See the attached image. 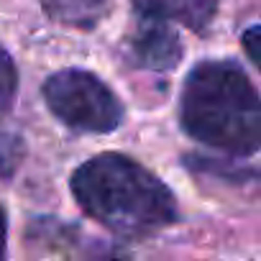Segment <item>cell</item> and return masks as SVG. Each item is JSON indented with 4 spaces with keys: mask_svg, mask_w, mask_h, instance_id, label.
<instances>
[{
    "mask_svg": "<svg viewBox=\"0 0 261 261\" xmlns=\"http://www.w3.org/2000/svg\"><path fill=\"white\" fill-rule=\"evenodd\" d=\"M77 205L120 238L141 241L177 220L172 190L139 162L123 154H100L72 174Z\"/></svg>",
    "mask_w": 261,
    "mask_h": 261,
    "instance_id": "6da1fadb",
    "label": "cell"
},
{
    "mask_svg": "<svg viewBox=\"0 0 261 261\" xmlns=\"http://www.w3.org/2000/svg\"><path fill=\"white\" fill-rule=\"evenodd\" d=\"M179 120L195 141L233 156H253L261 146L258 92L230 59L192 67L182 90Z\"/></svg>",
    "mask_w": 261,
    "mask_h": 261,
    "instance_id": "7a4b0ae2",
    "label": "cell"
},
{
    "mask_svg": "<svg viewBox=\"0 0 261 261\" xmlns=\"http://www.w3.org/2000/svg\"><path fill=\"white\" fill-rule=\"evenodd\" d=\"M49 110L80 134H110L123 123L118 95L87 69H62L44 82Z\"/></svg>",
    "mask_w": 261,
    "mask_h": 261,
    "instance_id": "3957f363",
    "label": "cell"
},
{
    "mask_svg": "<svg viewBox=\"0 0 261 261\" xmlns=\"http://www.w3.org/2000/svg\"><path fill=\"white\" fill-rule=\"evenodd\" d=\"M125 51H128L130 64H136L141 69L169 72L179 64V59L185 54V46H182L179 34L169 23L151 21V18H139L134 31L128 34Z\"/></svg>",
    "mask_w": 261,
    "mask_h": 261,
    "instance_id": "277c9868",
    "label": "cell"
},
{
    "mask_svg": "<svg viewBox=\"0 0 261 261\" xmlns=\"http://www.w3.org/2000/svg\"><path fill=\"white\" fill-rule=\"evenodd\" d=\"M31 230L39 243L51 246L67 261H134L118 243L85 236L80 228L59 223L54 218H41L39 223H34Z\"/></svg>",
    "mask_w": 261,
    "mask_h": 261,
    "instance_id": "5b68a950",
    "label": "cell"
},
{
    "mask_svg": "<svg viewBox=\"0 0 261 261\" xmlns=\"http://www.w3.org/2000/svg\"><path fill=\"white\" fill-rule=\"evenodd\" d=\"M130 3L139 18L179 23L190 31H205L218 13V0H130Z\"/></svg>",
    "mask_w": 261,
    "mask_h": 261,
    "instance_id": "8992f818",
    "label": "cell"
},
{
    "mask_svg": "<svg viewBox=\"0 0 261 261\" xmlns=\"http://www.w3.org/2000/svg\"><path fill=\"white\" fill-rule=\"evenodd\" d=\"M39 3L54 23L90 31L110 13L113 0H39Z\"/></svg>",
    "mask_w": 261,
    "mask_h": 261,
    "instance_id": "52a82bcc",
    "label": "cell"
},
{
    "mask_svg": "<svg viewBox=\"0 0 261 261\" xmlns=\"http://www.w3.org/2000/svg\"><path fill=\"white\" fill-rule=\"evenodd\" d=\"M185 164L190 167V169H195V172H210V174H225L228 179H253L256 177V169L253 167H248V169H243V164L238 167L236 164V159H225L223 164H220V159H215V156H195V154H190L187 159H185Z\"/></svg>",
    "mask_w": 261,
    "mask_h": 261,
    "instance_id": "ba28073f",
    "label": "cell"
},
{
    "mask_svg": "<svg viewBox=\"0 0 261 261\" xmlns=\"http://www.w3.org/2000/svg\"><path fill=\"white\" fill-rule=\"evenodd\" d=\"M18 92V69L13 57L0 46V110H8Z\"/></svg>",
    "mask_w": 261,
    "mask_h": 261,
    "instance_id": "9c48e42d",
    "label": "cell"
},
{
    "mask_svg": "<svg viewBox=\"0 0 261 261\" xmlns=\"http://www.w3.org/2000/svg\"><path fill=\"white\" fill-rule=\"evenodd\" d=\"M23 139L13 130H0V174L11 177L23 159Z\"/></svg>",
    "mask_w": 261,
    "mask_h": 261,
    "instance_id": "30bf717a",
    "label": "cell"
},
{
    "mask_svg": "<svg viewBox=\"0 0 261 261\" xmlns=\"http://www.w3.org/2000/svg\"><path fill=\"white\" fill-rule=\"evenodd\" d=\"M258 44H261V26L253 23V26H248L243 31V49H246L251 64H258V57H261L258 54Z\"/></svg>",
    "mask_w": 261,
    "mask_h": 261,
    "instance_id": "8fae6325",
    "label": "cell"
},
{
    "mask_svg": "<svg viewBox=\"0 0 261 261\" xmlns=\"http://www.w3.org/2000/svg\"><path fill=\"white\" fill-rule=\"evenodd\" d=\"M6 236H8V223L3 207H0V261H6Z\"/></svg>",
    "mask_w": 261,
    "mask_h": 261,
    "instance_id": "7c38bea8",
    "label": "cell"
}]
</instances>
